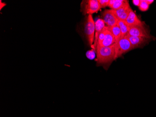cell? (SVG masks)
<instances>
[{
  "label": "cell",
  "mask_w": 156,
  "mask_h": 117,
  "mask_svg": "<svg viewBox=\"0 0 156 117\" xmlns=\"http://www.w3.org/2000/svg\"><path fill=\"white\" fill-rule=\"evenodd\" d=\"M133 4L135 6H139L141 2V0H133L132 1Z\"/></svg>",
  "instance_id": "d6986e66"
},
{
  "label": "cell",
  "mask_w": 156,
  "mask_h": 117,
  "mask_svg": "<svg viewBox=\"0 0 156 117\" xmlns=\"http://www.w3.org/2000/svg\"><path fill=\"white\" fill-rule=\"evenodd\" d=\"M115 0H110L109 1V5H108V7L111 8V7H112L113 5V3L114 2Z\"/></svg>",
  "instance_id": "7402d4cb"
},
{
  "label": "cell",
  "mask_w": 156,
  "mask_h": 117,
  "mask_svg": "<svg viewBox=\"0 0 156 117\" xmlns=\"http://www.w3.org/2000/svg\"><path fill=\"white\" fill-rule=\"evenodd\" d=\"M117 24L120 27V30L121 32V38L124 37L128 33L129 25L126 22V21L122 20H118Z\"/></svg>",
  "instance_id": "7c38bea8"
},
{
  "label": "cell",
  "mask_w": 156,
  "mask_h": 117,
  "mask_svg": "<svg viewBox=\"0 0 156 117\" xmlns=\"http://www.w3.org/2000/svg\"><path fill=\"white\" fill-rule=\"evenodd\" d=\"M92 15L87 16L84 24V32L89 45L93 46L95 36V25Z\"/></svg>",
  "instance_id": "7a4b0ae2"
},
{
  "label": "cell",
  "mask_w": 156,
  "mask_h": 117,
  "mask_svg": "<svg viewBox=\"0 0 156 117\" xmlns=\"http://www.w3.org/2000/svg\"><path fill=\"white\" fill-rule=\"evenodd\" d=\"M108 29L110 32L113 34L115 39V43L118 42L119 39L121 38V32L120 30V27L118 26V24L112 26V27H108Z\"/></svg>",
  "instance_id": "4fadbf2b"
},
{
  "label": "cell",
  "mask_w": 156,
  "mask_h": 117,
  "mask_svg": "<svg viewBox=\"0 0 156 117\" xmlns=\"http://www.w3.org/2000/svg\"><path fill=\"white\" fill-rule=\"evenodd\" d=\"M96 65L108 69L110 64L115 60V44L108 47L97 46L96 48Z\"/></svg>",
  "instance_id": "6da1fadb"
},
{
  "label": "cell",
  "mask_w": 156,
  "mask_h": 117,
  "mask_svg": "<svg viewBox=\"0 0 156 117\" xmlns=\"http://www.w3.org/2000/svg\"><path fill=\"white\" fill-rule=\"evenodd\" d=\"M98 0L83 1L81 3V11L83 15H92L100 9Z\"/></svg>",
  "instance_id": "277c9868"
},
{
  "label": "cell",
  "mask_w": 156,
  "mask_h": 117,
  "mask_svg": "<svg viewBox=\"0 0 156 117\" xmlns=\"http://www.w3.org/2000/svg\"><path fill=\"white\" fill-rule=\"evenodd\" d=\"M96 53L95 50H90V51H87L86 53V56L88 59L90 60H93L95 58V54Z\"/></svg>",
  "instance_id": "ac0fdd59"
},
{
  "label": "cell",
  "mask_w": 156,
  "mask_h": 117,
  "mask_svg": "<svg viewBox=\"0 0 156 117\" xmlns=\"http://www.w3.org/2000/svg\"><path fill=\"white\" fill-rule=\"evenodd\" d=\"M6 4L5 2H2V1H0V9L2 10V8L6 6Z\"/></svg>",
  "instance_id": "ffe728a7"
},
{
  "label": "cell",
  "mask_w": 156,
  "mask_h": 117,
  "mask_svg": "<svg viewBox=\"0 0 156 117\" xmlns=\"http://www.w3.org/2000/svg\"><path fill=\"white\" fill-rule=\"evenodd\" d=\"M145 1L146 2V3L149 5H150L151 4H152L154 2V0H145Z\"/></svg>",
  "instance_id": "44dd1931"
},
{
  "label": "cell",
  "mask_w": 156,
  "mask_h": 117,
  "mask_svg": "<svg viewBox=\"0 0 156 117\" xmlns=\"http://www.w3.org/2000/svg\"><path fill=\"white\" fill-rule=\"evenodd\" d=\"M125 21L129 26L145 25V23L142 22L138 18L135 12L133 10L130 11Z\"/></svg>",
  "instance_id": "8fae6325"
},
{
  "label": "cell",
  "mask_w": 156,
  "mask_h": 117,
  "mask_svg": "<svg viewBox=\"0 0 156 117\" xmlns=\"http://www.w3.org/2000/svg\"><path fill=\"white\" fill-rule=\"evenodd\" d=\"M126 37L131 43L132 49L140 48L144 46L151 39L150 38H145L129 36L128 34H127Z\"/></svg>",
  "instance_id": "52a82bcc"
},
{
  "label": "cell",
  "mask_w": 156,
  "mask_h": 117,
  "mask_svg": "<svg viewBox=\"0 0 156 117\" xmlns=\"http://www.w3.org/2000/svg\"><path fill=\"white\" fill-rule=\"evenodd\" d=\"M101 19L107 27H112L116 25L118 23L119 20L115 15L114 10L106 9L101 13Z\"/></svg>",
  "instance_id": "8992f818"
},
{
  "label": "cell",
  "mask_w": 156,
  "mask_h": 117,
  "mask_svg": "<svg viewBox=\"0 0 156 117\" xmlns=\"http://www.w3.org/2000/svg\"><path fill=\"white\" fill-rule=\"evenodd\" d=\"M128 2L129 1L126 0H115L114 2L111 7V9L114 10H117Z\"/></svg>",
  "instance_id": "5bb4252c"
},
{
  "label": "cell",
  "mask_w": 156,
  "mask_h": 117,
  "mask_svg": "<svg viewBox=\"0 0 156 117\" xmlns=\"http://www.w3.org/2000/svg\"><path fill=\"white\" fill-rule=\"evenodd\" d=\"M132 10V9L129 5V2H128L121 8L114 11L115 15L118 20L125 21L128 16L130 11Z\"/></svg>",
  "instance_id": "ba28073f"
},
{
  "label": "cell",
  "mask_w": 156,
  "mask_h": 117,
  "mask_svg": "<svg viewBox=\"0 0 156 117\" xmlns=\"http://www.w3.org/2000/svg\"><path fill=\"white\" fill-rule=\"evenodd\" d=\"M132 50L131 43L128 38L126 36L122 38L115 43V60Z\"/></svg>",
  "instance_id": "3957f363"
},
{
  "label": "cell",
  "mask_w": 156,
  "mask_h": 117,
  "mask_svg": "<svg viewBox=\"0 0 156 117\" xmlns=\"http://www.w3.org/2000/svg\"><path fill=\"white\" fill-rule=\"evenodd\" d=\"M129 36L152 39L153 37L151 36L148 28L144 25L129 26L128 34Z\"/></svg>",
  "instance_id": "5b68a950"
},
{
  "label": "cell",
  "mask_w": 156,
  "mask_h": 117,
  "mask_svg": "<svg viewBox=\"0 0 156 117\" xmlns=\"http://www.w3.org/2000/svg\"><path fill=\"white\" fill-rule=\"evenodd\" d=\"M95 25V36H94V42L92 48L95 50L96 52V46H97V41H98V36L100 32L102 31V30L106 27L104 21L101 18H99L96 20V22L94 23Z\"/></svg>",
  "instance_id": "9c48e42d"
},
{
  "label": "cell",
  "mask_w": 156,
  "mask_h": 117,
  "mask_svg": "<svg viewBox=\"0 0 156 117\" xmlns=\"http://www.w3.org/2000/svg\"><path fill=\"white\" fill-rule=\"evenodd\" d=\"M115 41L114 37L109 30L108 27H107L104 39L100 43L97 44V46H102V47H108L115 44Z\"/></svg>",
  "instance_id": "30bf717a"
},
{
  "label": "cell",
  "mask_w": 156,
  "mask_h": 117,
  "mask_svg": "<svg viewBox=\"0 0 156 117\" xmlns=\"http://www.w3.org/2000/svg\"><path fill=\"white\" fill-rule=\"evenodd\" d=\"M150 5L146 3L145 0H141L140 5L138 6L139 10L143 12H145L149 9Z\"/></svg>",
  "instance_id": "9a60e30c"
},
{
  "label": "cell",
  "mask_w": 156,
  "mask_h": 117,
  "mask_svg": "<svg viewBox=\"0 0 156 117\" xmlns=\"http://www.w3.org/2000/svg\"><path fill=\"white\" fill-rule=\"evenodd\" d=\"M109 1L110 0H98V2L101 9L108 6Z\"/></svg>",
  "instance_id": "e0dca14e"
},
{
  "label": "cell",
  "mask_w": 156,
  "mask_h": 117,
  "mask_svg": "<svg viewBox=\"0 0 156 117\" xmlns=\"http://www.w3.org/2000/svg\"><path fill=\"white\" fill-rule=\"evenodd\" d=\"M107 27L106 26L104 29L102 30V31L100 32L98 36V41H97V44L100 43L104 39V37H105V34H106V31H107Z\"/></svg>",
  "instance_id": "2e32d148"
}]
</instances>
